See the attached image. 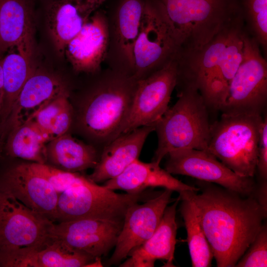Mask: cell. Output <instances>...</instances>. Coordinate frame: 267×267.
Segmentation results:
<instances>
[{"label":"cell","instance_id":"cell-1","mask_svg":"<svg viewBox=\"0 0 267 267\" xmlns=\"http://www.w3.org/2000/svg\"><path fill=\"white\" fill-rule=\"evenodd\" d=\"M179 197L195 205L200 223L218 267H235L254 240L267 217L255 194L243 196L212 184Z\"/></svg>","mask_w":267,"mask_h":267},{"label":"cell","instance_id":"cell-2","mask_svg":"<svg viewBox=\"0 0 267 267\" xmlns=\"http://www.w3.org/2000/svg\"><path fill=\"white\" fill-rule=\"evenodd\" d=\"M246 32L241 18L198 49L178 53L176 87L196 89L209 108L219 110L241 61Z\"/></svg>","mask_w":267,"mask_h":267},{"label":"cell","instance_id":"cell-3","mask_svg":"<svg viewBox=\"0 0 267 267\" xmlns=\"http://www.w3.org/2000/svg\"><path fill=\"white\" fill-rule=\"evenodd\" d=\"M95 75V81L80 102L77 124L102 150L121 134L137 81L108 67Z\"/></svg>","mask_w":267,"mask_h":267},{"label":"cell","instance_id":"cell-4","mask_svg":"<svg viewBox=\"0 0 267 267\" xmlns=\"http://www.w3.org/2000/svg\"><path fill=\"white\" fill-rule=\"evenodd\" d=\"M174 30L179 52L198 49L242 18L236 0H156Z\"/></svg>","mask_w":267,"mask_h":267},{"label":"cell","instance_id":"cell-5","mask_svg":"<svg viewBox=\"0 0 267 267\" xmlns=\"http://www.w3.org/2000/svg\"><path fill=\"white\" fill-rule=\"evenodd\" d=\"M178 90V100L155 125L158 144L152 161L159 164L175 150H207L211 124L209 108L196 89L185 87Z\"/></svg>","mask_w":267,"mask_h":267},{"label":"cell","instance_id":"cell-6","mask_svg":"<svg viewBox=\"0 0 267 267\" xmlns=\"http://www.w3.org/2000/svg\"><path fill=\"white\" fill-rule=\"evenodd\" d=\"M263 119L257 113H222L211 124L207 150L236 174L253 178Z\"/></svg>","mask_w":267,"mask_h":267},{"label":"cell","instance_id":"cell-7","mask_svg":"<svg viewBox=\"0 0 267 267\" xmlns=\"http://www.w3.org/2000/svg\"><path fill=\"white\" fill-rule=\"evenodd\" d=\"M179 46L162 7L156 0H144L138 35L134 50L136 81L144 79L176 59Z\"/></svg>","mask_w":267,"mask_h":267},{"label":"cell","instance_id":"cell-8","mask_svg":"<svg viewBox=\"0 0 267 267\" xmlns=\"http://www.w3.org/2000/svg\"><path fill=\"white\" fill-rule=\"evenodd\" d=\"M53 222L0 189V259L44 247Z\"/></svg>","mask_w":267,"mask_h":267},{"label":"cell","instance_id":"cell-9","mask_svg":"<svg viewBox=\"0 0 267 267\" xmlns=\"http://www.w3.org/2000/svg\"><path fill=\"white\" fill-rule=\"evenodd\" d=\"M146 195L143 191L117 193L84 176L59 195L55 221L85 218L123 219L129 207L145 199Z\"/></svg>","mask_w":267,"mask_h":267},{"label":"cell","instance_id":"cell-10","mask_svg":"<svg viewBox=\"0 0 267 267\" xmlns=\"http://www.w3.org/2000/svg\"><path fill=\"white\" fill-rule=\"evenodd\" d=\"M267 102V62L246 30L242 58L219 108L222 113L262 114Z\"/></svg>","mask_w":267,"mask_h":267},{"label":"cell","instance_id":"cell-11","mask_svg":"<svg viewBox=\"0 0 267 267\" xmlns=\"http://www.w3.org/2000/svg\"><path fill=\"white\" fill-rule=\"evenodd\" d=\"M165 169L202 181L216 183L243 196L255 193L257 186L253 178L240 176L206 150L183 149L170 152Z\"/></svg>","mask_w":267,"mask_h":267},{"label":"cell","instance_id":"cell-12","mask_svg":"<svg viewBox=\"0 0 267 267\" xmlns=\"http://www.w3.org/2000/svg\"><path fill=\"white\" fill-rule=\"evenodd\" d=\"M177 80V64L175 59L148 77L138 81L121 134L141 127L155 126L169 107Z\"/></svg>","mask_w":267,"mask_h":267},{"label":"cell","instance_id":"cell-13","mask_svg":"<svg viewBox=\"0 0 267 267\" xmlns=\"http://www.w3.org/2000/svg\"><path fill=\"white\" fill-rule=\"evenodd\" d=\"M144 7V0H121L112 14L106 13L108 46L104 62L108 68L132 77Z\"/></svg>","mask_w":267,"mask_h":267},{"label":"cell","instance_id":"cell-14","mask_svg":"<svg viewBox=\"0 0 267 267\" xmlns=\"http://www.w3.org/2000/svg\"><path fill=\"white\" fill-rule=\"evenodd\" d=\"M123 219L85 218L54 223L53 239L94 259L115 247Z\"/></svg>","mask_w":267,"mask_h":267},{"label":"cell","instance_id":"cell-15","mask_svg":"<svg viewBox=\"0 0 267 267\" xmlns=\"http://www.w3.org/2000/svg\"><path fill=\"white\" fill-rule=\"evenodd\" d=\"M173 191L165 188L160 193L148 198L142 204L136 202L127 209L115 250L108 261L117 265L131 251L147 240L158 227L164 212L171 200Z\"/></svg>","mask_w":267,"mask_h":267},{"label":"cell","instance_id":"cell-16","mask_svg":"<svg viewBox=\"0 0 267 267\" xmlns=\"http://www.w3.org/2000/svg\"><path fill=\"white\" fill-rule=\"evenodd\" d=\"M108 46L106 11L98 9L66 44L64 55L78 73L91 74L101 69Z\"/></svg>","mask_w":267,"mask_h":267},{"label":"cell","instance_id":"cell-17","mask_svg":"<svg viewBox=\"0 0 267 267\" xmlns=\"http://www.w3.org/2000/svg\"><path fill=\"white\" fill-rule=\"evenodd\" d=\"M0 189L32 210L55 221L59 194L29 163L20 164L7 170L0 180Z\"/></svg>","mask_w":267,"mask_h":267},{"label":"cell","instance_id":"cell-18","mask_svg":"<svg viewBox=\"0 0 267 267\" xmlns=\"http://www.w3.org/2000/svg\"><path fill=\"white\" fill-rule=\"evenodd\" d=\"M106 0H45L48 33L57 52L64 56L68 43Z\"/></svg>","mask_w":267,"mask_h":267},{"label":"cell","instance_id":"cell-19","mask_svg":"<svg viewBox=\"0 0 267 267\" xmlns=\"http://www.w3.org/2000/svg\"><path fill=\"white\" fill-rule=\"evenodd\" d=\"M155 126H143L121 134L101 150L99 161L88 176L95 183L104 182L121 174L137 159Z\"/></svg>","mask_w":267,"mask_h":267},{"label":"cell","instance_id":"cell-20","mask_svg":"<svg viewBox=\"0 0 267 267\" xmlns=\"http://www.w3.org/2000/svg\"><path fill=\"white\" fill-rule=\"evenodd\" d=\"M34 0H0V57L9 49L33 54Z\"/></svg>","mask_w":267,"mask_h":267},{"label":"cell","instance_id":"cell-21","mask_svg":"<svg viewBox=\"0 0 267 267\" xmlns=\"http://www.w3.org/2000/svg\"><path fill=\"white\" fill-rule=\"evenodd\" d=\"M178 197L167 206L161 221L152 235L143 243L130 252V258L121 264L122 267H152L157 260L166 261V267L173 263L178 226L176 221Z\"/></svg>","mask_w":267,"mask_h":267},{"label":"cell","instance_id":"cell-22","mask_svg":"<svg viewBox=\"0 0 267 267\" xmlns=\"http://www.w3.org/2000/svg\"><path fill=\"white\" fill-rule=\"evenodd\" d=\"M112 190H122L128 193L143 191L148 187H162L179 193L187 190L198 191L199 187L186 184L152 161L144 163L134 161L121 174L105 181L103 185Z\"/></svg>","mask_w":267,"mask_h":267},{"label":"cell","instance_id":"cell-23","mask_svg":"<svg viewBox=\"0 0 267 267\" xmlns=\"http://www.w3.org/2000/svg\"><path fill=\"white\" fill-rule=\"evenodd\" d=\"M56 77L36 69L22 87L8 121L12 129L29 120L40 108L66 89Z\"/></svg>","mask_w":267,"mask_h":267},{"label":"cell","instance_id":"cell-24","mask_svg":"<svg viewBox=\"0 0 267 267\" xmlns=\"http://www.w3.org/2000/svg\"><path fill=\"white\" fill-rule=\"evenodd\" d=\"M94 259L53 239L44 247L0 259L4 267H83Z\"/></svg>","mask_w":267,"mask_h":267},{"label":"cell","instance_id":"cell-25","mask_svg":"<svg viewBox=\"0 0 267 267\" xmlns=\"http://www.w3.org/2000/svg\"><path fill=\"white\" fill-rule=\"evenodd\" d=\"M46 150L47 161L52 166L74 173L94 168L101 153L94 146L79 140L68 133L49 141Z\"/></svg>","mask_w":267,"mask_h":267},{"label":"cell","instance_id":"cell-26","mask_svg":"<svg viewBox=\"0 0 267 267\" xmlns=\"http://www.w3.org/2000/svg\"><path fill=\"white\" fill-rule=\"evenodd\" d=\"M31 58V55L18 51L2 58L4 93L0 113V127L8 121L22 87L35 70Z\"/></svg>","mask_w":267,"mask_h":267},{"label":"cell","instance_id":"cell-27","mask_svg":"<svg viewBox=\"0 0 267 267\" xmlns=\"http://www.w3.org/2000/svg\"><path fill=\"white\" fill-rule=\"evenodd\" d=\"M11 130L6 144L9 155L33 163H46L48 141L33 122L28 121Z\"/></svg>","mask_w":267,"mask_h":267},{"label":"cell","instance_id":"cell-28","mask_svg":"<svg viewBox=\"0 0 267 267\" xmlns=\"http://www.w3.org/2000/svg\"><path fill=\"white\" fill-rule=\"evenodd\" d=\"M179 197L181 201L180 211L187 232L192 267H211L214 255L200 223L196 208L190 200Z\"/></svg>","mask_w":267,"mask_h":267},{"label":"cell","instance_id":"cell-29","mask_svg":"<svg viewBox=\"0 0 267 267\" xmlns=\"http://www.w3.org/2000/svg\"><path fill=\"white\" fill-rule=\"evenodd\" d=\"M236 0L247 32L266 50L267 0Z\"/></svg>","mask_w":267,"mask_h":267},{"label":"cell","instance_id":"cell-30","mask_svg":"<svg viewBox=\"0 0 267 267\" xmlns=\"http://www.w3.org/2000/svg\"><path fill=\"white\" fill-rule=\"evenodd\" d=\"M67 89L62 91L36 112L28 121H31L45 136L50 140L52 126L62 109L69 102Z\"/></svg>","mask_w":267,"mask_h":267},{"label":"cell","instance_id":"cell-31","mask_svg":"<svg viewBox=\"0 0 267 267\" xmlns=\"http://www.w3.org/2000/svg\"><path fill=\"white\" fill-rule=\"evenodd\" d=\"M32 169L44 178L59 195L80 181L84 176L70 172L46 164L29 163Z\"/></svg>","mask_w":267,"mask_h":267},{"label":"cell","instance_id":"cell-32","mask_svg":"<svg viewBox=\"0 0 267 267\" xmlns=\"http://www.w3.org/2000/svg\"><path fill=\"white\" fill-rule=\"evenodd\" d=\"M267 266V226L263 224L253 241L237 262V267Z\"/></svg>","mask_w":267,"mask_h":267},{"label":"cell","instance_id":"cell-33","mask_svg":"<svg viewBox=\"0 0 267 267\" xmlns=\"http://www.w3.org/2000/svg\"><path fill=\"white\" fill-rule=\"evenodd\" d=\"M258 171L262 181L267 179V117L263 119L261 126L258 143Z\"/></svg>","mask_w":267,"mask_h":267},{"label":"cell","instance_id":"cell-34","mask_svg":"<svg viewBox=\"0 0 267 267\" xmlns=\"http://www.w3.org/2000/svg\"><path fill=\"white\" fill-rule=\"evenodd\" d=\"M73 109L70 102L58 115L51 128L50 140L67 133L73 122Z\"/></svg>","mask_w":267,"mask_h":267},{"label":"cell","instance_id":"cell-35","mask_svg":"<svg viewBox=\"0 0 267 267\" xmlns=\"http://www.w3.org/2000/svg\"><path fill=\"white\" fill-rule=\"evenodd\" d=\"M1 57H0V113L1 109L3 98V76L1 67Z\"/></svg>","mask_w":267,"mask_h":267},{"label":"cell","instance_id":"cell-36","mask_svg":"<svg viewBox=\"0 0 267 267\" xmlns=\"http://www.w3.org/2000/svg\"><path fill=\"white\" fill-rule=\"evenodd\" d=\"M103 267L101 258H96L93 261L88 264L86 267Z\"/></svg>","mask_w":267,"mask_h":267},{"label":"cell","instance_id":"cell-37","mask_svg":"<svg viewBox=\"0 0 267 267\" xmlns=\"http://www.w3.org/2000/svg\"><path fill=\"white\" fill-rule=\"evenodd\" d=\"M0 152H1V148H0Z\"/></svg>","mask_w":267,"mask_h":267}]
</instances>
